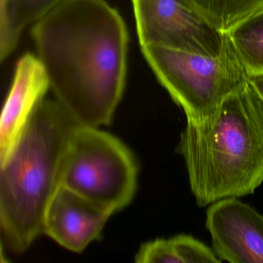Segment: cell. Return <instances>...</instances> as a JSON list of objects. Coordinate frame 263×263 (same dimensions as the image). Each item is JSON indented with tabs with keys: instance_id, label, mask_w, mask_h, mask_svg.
<instances>
[{
	"instance_id": "obj_1",
	"label": "cell",
	"mask_w": 263,
	"mask_h": 263,
	"mask_svg": "<svg viewBox=\"0 0 263 263\" xmlns=\"http://www.w3.org/2000/svg\"><path fill=\"white\" fill-rule=\"evenodd\" d=\"M56 101L80 125L110 124L127 68L129 36L104 0H64L32 28Z\"/></svg>"
},
{
	"instance_id": "obj_2",
	"label": "cell",
	"mask_w": 263,
	"mask_h": 263,
	"mask_svg": "<svg viewBox=\"0 0 263 263\" xmlns=\"http://www.w3.org/2000/svg\"><path fill=\"white\" fill-rule=\"evenodd\" d=\"M178 150L200 207L253 194L263 183V101L249 81L209 116L187 120Z\"/></svg>"
},
{
	"instance_id": "obj_3",
	"label": "cell",
	"mask_w": 263,
	"mask_h": 263,
	"mask_svg": "<svg viewBox=\"0 0 263 263\" xmlns=\"http://www.w3.org/2000/svg\"><path fill=\"white\" fill-rule=\"evenodd\" d=\"M78 124L58 101L44 99L0 161V223L12 252L23 253L44 233L46 211L61 186L64 158Z\"/></svg>"
},
{
	"instance_id": "obj_4",
	"label": "cell",
	"mask_w": 263,
	"mask_h": 263,
	"mask_svg": "<svg viewBox=\"0 0 263 263\" xmlns=\"http://www.w3.org/2000/svg\"><path fill=\"white\" fill-rule=\"evenodd\" d=\"M141 51L187 120L209 116L249 81V72L227 33L224 47L216 56L159 46H146Z\"/></svg>"
},
{
	"instance_id": "obj_5",
	"label": "cell",
	"mask_w": 263,
	"mask_h": 263,
	"mask_svg": "<svg viewBox=\"0 0 263 263\" xmlns=\"http://www.w3.org/2000/svg\"><path fill=\"white\" fill-rule=\"evenodd\" d=\"M138 167L127 146L98 127L78 125L69 141L61 185L112 213L135 196Z\"/></svg>"
},
{
	"instance_id": "obj_6",
	"label": "cell",
	"mask_w": 263,
	"mask_h": 263,
	"mask_svg": "<svg viewBox=\"0 0 263 263\" xmlns=\"http://www.w3.org/2000/svg\"><path fill=\"white\" fill-rule=\"evenodd\" d=\"M141 47L159 46L216 56L226 33L215 28L192 0H132Z\"/></svg>"
},
{
	"instance_id": "obj_7",
	"label": "cell",
	"mask_w": 263,
	"mask_h": 263,
	"mask_svg": "<svg viewBox=\"0 0 263 263\" xmlns=\"http://www.w3.org/2000/svg\"><path fill=\"white\" fill-rule=\"evenodd\" d=\"M212 248L221 261L263 263V216L237 198L219 200L206 212Z\"/></svg>"
},
{
	"instance_id": "obj_8",
	"label": "cell",
	"mask_w": 263,
	"mask_h": 263,
	"mask_svg": "<svg viewBox=\"0 0 263 263\" xmlns=\"http://www.w3.org/2000/svg\"><path fill=\"white\" fill-rule=\"evenodd\" d=\"M112 212L61 185L50 200L44 233L72 252H81L95 240Z\"/></svg>"
},
{
	"instance_id": "obj_9",
	"label": "cell",
	"mask_w": 263,
	"mask_h": 263,
	"mask_svg": "<svg viewBox=\"0 0 263 263\" xmlns=\"http://www.w3.org/2000/svg\"><path fill=\"white\" fill-rule=\"evenodd\" d=\"M50 88L45 68L37 56L24 54L16 64L14 78L0 121V161L16 144L38 104Z\"/></svg>"
},
{
	"instance_id": "obj_10",
	"label": "cell",
	"mask_w": 263,
	"mask_h": 263,
	"mask_svg": "<svg viewBox=\"0 0 263 263\" xmlns=\"http://www.w3.org/2000/svg\"><path fill=\"white\" fill-rule=\"evenodd\" d=\"M64 0H0V59L15 50L24 29L39 21Z\"/></svg>"
},
{
	"instance_id": "obj_11",
	"label": "cell",
	"mask_w": 263,
	"mask_h": 263,
	"mask_svg": "<svg viewBox=\"0 0 263 263\" xmlns=\"http://www.w3.org/2000/svg\"><path fill=\"white\" fill-rule=\"evenodd\" d=\"M138 263H220L215 252L189 235L161 238L142 245L135 258Z\"/></svg>"
},
{
	"instance_id": "obj_12",
	"label": "cell",
	"mask_w": 263,
	"mask_h": 263,
	"mask_svg": "<svg viewBox=\"0 0 263 263\" xmlns=\"http://www.w3.org/2000/svg\"><path fill=\"white\" fill-rule=\"evenodd\" d=\"M227 33L249 75L263 73V9Z\"/></svg>"
},
{
	"instance_id": "obj_13",
	"label": "cell",
	"mask_w": 263,
	"mask_h": 263,
	"mask_svg": "<svg viewBox=\"0 0 263 263\" xmlns=\"http://www.w3.org/2000/svg\"><path fill=\"white\" fill-rule=\"evenodd\" d=\"M208 21L221 33L263 9V0H192Z\"/></svg>"
},
{
	"instance_id": "obj_14",
	"label": "cell",
	"mask_w": 263,
	"mask_h": 263,
	"mask_svg": "<svg viewBox=\"0 0 263 263\" xmlns=\"http://www.w3.org/2000/svg\"><path fill=\"white\" fill-rule=\"evenodd\" d=\"M249 82L263 101V73L249 75Z\"/></svg>"
}]
</instances>
